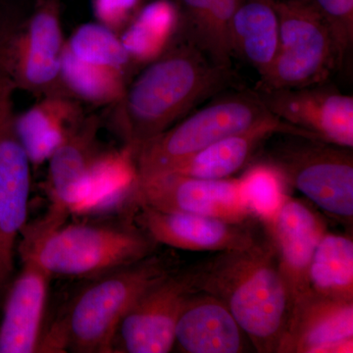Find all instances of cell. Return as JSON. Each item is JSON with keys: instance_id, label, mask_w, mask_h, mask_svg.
I'll return each mask as SVG.
<instances>
[{"instance_id": "cell-1", "label": "cell", "mask_w": 353, "mask_h": 353, "mask_svg": "<svg viewBox=\"0 0 353 353\" xmlns=\"http://www.w3.org/2000/svg\"><path fill=\"white\" fill-rule=\"evenodd\" d=\"M234 82L233 67L217 66L196 46L175 38L163 54L130 81L122 99L109 108V124L132 153Z\"/></svg>"}, {"instance_id": "cell-2", "label": "cell", "mask_w": 353, "mask_h": 353, "mask_svg": "<svg viewBox=\"0 0 353 353\" xmlns=\"http://www.w3.org/2000/svg\"><path fill=\"white\" fill-rule=\"evenodd\" d=\"M215 253L190 267L194 290L226 304L255 352L277 353L292 301L264 229L248 248Z\"/></svg>"}, {"instance_id": "cell-3", "label": "cell", "mask_w": 353, "mask_h": 353, "mask_svg": "<svg viewBox=\"0 0 353 353\" xmlns=\"http://www.w3.org/2000/svg\"><path fill=\"white\" fill-rule=\"evenodd\" d=\"M69 216L50 205L43 218L27 223L21 232L18 254L31 256L51 278L88 281L145 259L159 245L132 215L67 223Z\"/></svg>"}, {"instance_id": "cell-4", "label": "cell", "mask_w": 353, "mask_h": 353, "mask_svg": "<svg viewBox=\"0 0 353 353\" xmlns=\"http://www.w3.org/2000/svg\"><path fill=\"white\" fill-rule=\"evenodd\" d=\"M173 270V261L155 252L90 279L44 333L41 352L111 353L114 334L128 309Z\"/></svg>"}, {"instance_id": "cell-5", "label": "cell", "mask_w": 353, "mask_h": 353, "mask_svg": "<svg viewBox=\"0 0 353 353\" xmlns=\"http://www.w3.org/2000/svg\"><path fill=\"white\" fill-rule=\"evenodd\" d=\"M61 10L62 0H0V69L16 90L37 99L69 97L60 77Z\"/></svg>"}, {"instance_id": "cell-6", "label": "cell", "mask_w": 353, "mask_h": 353, "mask_svg": "<svg viewBox=\"0 0 353 353\" xmlns=\"http://www.w3.org/2000/svg\"><path fill=\"white\" fill-rule=\"evenodd\" d=\"M263 160L325 214L347 227L353 222V152L319 139L278 134Z\"/></svg>"}, {"instance_id": "cell-7", "label": "cell", "mask_w": 353, "mask_h": 353, "mask_svg": "<svg viewBox=\"0 0 353 353\" xmlns=\"http://www.w3.org/2000/svg\"><path fill=\"white\" fill-rule=\"evenodd\" d=\"M274 117L255 90L221 95L134 150L137 174L143 178L161 173L221 139Z\"/></svg>"}, {"instance_id": "cell-8", "label": "cell", "mask_w": 353, "mask_h": 353, "mask_svg": "<svg viewBox=\"0 0 353 353\" xmlns=\"http://www.w3.org/2000/svg\"><path fill=\"white\" fill-rule=\"evenodd\" d=\"M280 44L270 71L255 90H278L326 83L339 71L338 55L326 23L308 0H275Z\"/></svg>"}, {"instance_id": "cell-9", "label": "cell", "mask_w": 353, "mask_h": 353, "mask_svg": "<svg viewBox=\"0 0 353 353\" xmlns=\"http://www.w3.org/2000/svg\"><path fill=\"white\" fill-rule=\"evenodd\" d=\"M16 92L0 69V299L13 280L15 254L21 232L27 224L31 192L32 165L16 131Z\"/></svg>"}, {"instance_id": "cell-10", "label": "cell", "mask_w": 353, "mask_h": 353, "mask_svg": "<svg viewBox=\"0 0 353 353\" xmlns=\"http://www.w3.org/2000/svg\"><path fill=\"white\" fill-rule=\"evenodd\" d=\"M196 292L189 269L173 270L137 299L114 334L111 353H168L185 299Z\"/></svg>"}, {"instance_id": "cell-11", "label": "cell", "mask_w": 353, "mask_h": 353, "mask_svg": "<svg viewBox=\"0 0 353 353\" xmlns=\"http://www.w3.org/2000/svg\"><path fill=\"white\" fill-rule=\"evenodd\" d=\"M134 203L231 222H259L241 197L239 178L208 180L176 173L138 176Z\"/></svg>"}, {"instance_id": "cell-12", "label": "cell", "mask_w": 353, "mask_h": 353, "mask_svg": "<svg viewBox=\"0 0 353 353\" xmlns=\"http://www.w3.org/2000/svg\"><path fill=\"white\" fill-rule=\"evenodd\" d=\"M255 90L266 108L279 119L309 132L319 141L353 148L352 95L341 94L326 83Z\"/></svg>"}, {"instance_id": "cell-13", "label": "cell", "mask_w": 353, "mask_h": 353, "mask_svg": "<svg viewBox=\"0 0 353 353\" xmlns=\"http://www.w3.org/2000/svg\"><path fill=\"white\" fill-rule=\"evenodd\" d=\"M134 222L158 245L190 252L243 250L261 234V223H236L190 213L167 212L137 204Z\"/></svg>"}, {"instance_id": "cell-14", "label": "cell", "mask_w": 353, "mask_h": 353, "mask_svg": "<svg viewBox=\"0 0 353 353\" xmlns=\"http://www.w3.org/2000/svg\"><path fill=\"white\" fill-rule=\"evenodd\" d=\"M261 225L275 250L294 307V303L310 290L309 265L327 232L326 223L314 209L287 194L274 217Z\"/></svg>"}, {"instance_id": "cell-15", "label": "cell", "mask_w": 353, "mask_h": 353, "mask_svg": "<svg viewBox=\"0 0 353 353\" xmlns=\"http://www.w3.org/2000/svg\"><path fill=\"white\" fill-rule=\"evenodd\" d=\"M353 301L309 290L294 303L277 353L353 352Z\"/></svg>"}, {"instance_id": "cell-16", "label": "cell", "mask_w": 353, "mask_h": 353, "mask_svg": "<svg viewBox=\"0 0 353 353\" xmlns=\"http://www.w3.org/2000/svg\"><path fill=\"white\" fill-rule=\"evenodd\" d=\"M19 256L22 268L3 296L0 353L41 352L51 277L31 256Z\"/></svg>"}, {"instance_id": "cell-17", "label": "cell", "mask_w": 353, "mask_h": 353, "mask_svg": "<svg viewBox=\"0 0 353 353\" xmlns=\"http://www.w3.org/2000/svg\"><path fill=\"white\" fill-rule=\"evenodd\" d=\"M102 120L95 114L58 148L48 160L46 192L50 205L78 215L87 199L88 181L102 153L108 150L99 139Z\"/></svg>"}, {"instance_id": "cell-18", "label": "cell", "mask_w": 353, "mask_h": 353, "mask_svg": "<svg viewBox=\"0 0 353 353\" xmlns=\"http://www.w3.org/2000/svg\"><path fill=\"white\" fill-rule=\"evenodd\" d=\"M246 339L226 304L196 290L179 315L174 347L185 353H241L248 352Z\"/></svg>"}, {"instance_id": "cell-19", "label": "cell", "mask_w": 353, "mask_h": 353, "mask_svg": "<svg viewBox=\"0 0 353 353\" xmlns=\"http://www.w3.org/2000/svg\"><path fill=\"white\" fill-rule=\"evenodd\" d=\"M276 134L315 139L309 132L274 117L245 131L221 139L201 152L172 165L161 173L181 174L208 180L231 178L245 168L255 152Z\"/></svg>"}, {"instance_id": "cell-20", "label": "cell", "mask_w": 353, "mask_h": 353, "mask_svg": "<svg viewBox=\"0 0 353 353\" xmlns=\"http://www.w3.org/2000/svg\"><path fill=\"white\" fill-rule=\"evenodd\" d=\"M37 101L15 117L16 131L32 167L48 163L87 116L83 103L65 95Z\"/></svg>"}, {"instance_id": "cell-21", "label": "cell", "mask_w": 353, "mask_h": 353, "mask_svg": "<svg viewBox=\"0 0 353 353\" xmlns=\"http://www.w3.org/2000/svg\"><path fill=\"white\" fill-rule=\"evenodd\" d=\"M230 34L234 57L256 70L260 78L266 76L280 44V18L275 0H238Z\"/></svg>"}, {"instance_id": "cell-22", "label": "cell", "mask_w": 353, "mask_h": 353, "mask_svg": "<svg viewBox=\"0 0 353 353\" xmlns=\"http://www.w3.org/2000/svg\"><path fill=\"white\" fill-rule=\"evenodd\" d=\"M176 38L196 46L217 66L233 67L230 27L238 0H176Z\"/></svg>"}, {"instance_id": "cell-23", "label": "cell", "mask_w": 353, "mask_h": 353, "mask_svg": "<svg viewBox=\"0 0 353 353\" xmlns=\"http://www.w3.org/2000/svg\"><path fill=\"white\" fill-rule=\"evenodd\" d=\"M178 27L175 0H154L143 6L119 36L134 69L163 54L173 43Z\"/></svg>"}, {"instance_id": "cell-24", "label": "cell", "mask_w": 353, "mask_h": 353, "mask_svg": "<svg viewBox=\"0 0 353 353\" xmlns=\"http://www.w3.org/2000/svg\"><path fill=\"white\" fill-rule=\"evenodd\" d=\"M308 284L322 296L353 301L352 234H323L309 265Z\"/></svg>"}, {"instance_id": "cell-25", "label": "cell", "mask_w": 353, "mask_h": 353, "mask_svg": "<svg viewBox=\"0 0 353 353\" xmlns=\"http://www.w3.org/2000/svg\"><path fill=\"white\" fill-rule=\"evenodd\" d=\"M60 77L65 92L72 99L108 108L122 99L130 83L120 72L81 61L65 46L60 58Z\"/></svg>"}, {"instance_id": "cell-26", "label": "cell", "mask_w": 353, "mask_h": 353, "mask_svg": "<svg viewBox=\"0 0 353 353\" xmlns=\"http://www.w3.org/2000/svg\"><path fill=\"white\" fill-rule=\"evenodd\" d=\"M65 48L81 61L120 72L129 80L136 70L119 34L97 22L76 28L65 41Z\"/></svg>"}, {"instance_id": "cell-27", "label": "cell", "mask_w": 353, "mask_h": 353, "mask_svg": "<svg viewBox=\"0 0 353 353\" xmlns=\"http://www.w3.org/2000/svg\"><path fill=\"white\" fill-rule=\"evenodd\" d=\"M239 180L241 197L255 219L261 224L270 221L287 194L280 173L261 161L246 169Z\"/></svg>"}, {"instance_id": "cell-28", "label": "cell", "mask_w": 353, "mask_h": 353, "mask_svg": "<svg viewBox=\"0 0 353 353\" xmlns=\"http://www.w3.org/2000/svg\"><path fill=\"white\" fill-rule=\"evenodd\" d=\"M326 23L333 39L339 71L347 66L353 48V0H308Z\"/></svg>"}, {"instance_id": "cell-29", "label": "cell", "mask_w": 353, "mask_h": 353, "mask_svg": "<svg viewBox=\"0 0 353 353\" xmlns=\"http://www.w3.org/2000/svg\"><path fill=\"white\" fill-rule=\"evenodd\" d=\"M141 0H92L95 22L121 34L141 10Z\"/></svg>"}]
</instances>
